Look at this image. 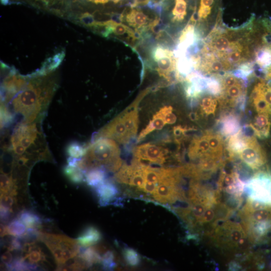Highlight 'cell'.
Masks as SVG:
<instances>
[{"instance_id": "cell-1", "label": "cell", "mask_w": 271, "mask_h": 271, "mask_svg": "<svg viewBox=\"0 0 271 271\" xmlns=\"http://www.w3.org/2000/svg\"><path fill=\"white\" fill-rule=\"evenodd\" d=\"M47 75L29 76L26 85L5 103L22 116V122H36L42 117L57 86L54 77Z\"/></svg>"}, {"instance_id": "cell-2", "label": "cell", "mask_w": 271, "mask_h": 271, "mask_svg": "<svg viewBox=\"0 0 271 271\" xmlns=\"http://www.w3.org/2000/svg\"><path fill=\"white\" fill-rule=\"evenodd\" d=\"M6 150L15 159L25 158L30 161L51 160L50 153L37 122H22L14 128Z\"/></svg>"}, {"instance_id": "cell-3", "label": "cell", "mask_w": 271, "mask_h": 271, "mask_svg": "<svg viewBox=\"0 0 271 271\" xmlns=\"http://www.w3.org/2000/svg\"><path fill=\"white\" fill-rule=\"evenodd\" d=\"M238 214L250 243L271 241V205L247 198Z\"/></svg>"}, {"instance_id": "cell-4", "label": "cell", "mask_w": 271, "mask_h": 271, "mask_svg": "<svg viewBox=\"0 0 271 271\" xmlns=\"http://www.w3.org/2000/svg\"><path fill=\"white\" fill-rule=\"evenodd\" d=\"M120 154V149L115 141L104 138L97 139L86 147L85 155L78 159L76 166L84 173L97 167L115 172L122 166Z\"/></svg>"}, {"instance_id": "cell-5", "label": "cell", "mask_w": 271, "mask_h": 271, "mask_svg": "<svg viewBox=\"0 0 271 271\" xmlns=\"http://www.w3.org/2000/svg\"><path fill=\"white\" fill-rule=\"evenodd\" d=\"M210 237L216 246L231 251L243 249L249 242L241 223L228 219L220 222Z\"/></svg>"}, {"instance_id": "cell-6", "label": "cell", "mask_w": 271, "mask_h": 271, "mask_svg": "<svg viewBox=\"0 0 271 271\" xmlns=\"http://www.w3.org/2000/svg\"><path fill=\"white\" fill-rule=\"evenodd\" d=\"M238 155L245 165L256 173L271 172L267 153L255 137H248L246 146Z\"/></svg>"}, {"instance_id": "cell-7", "label": "cell", "mask_w": 271, "mask_h": 271, "mask_svg": "<svg viewBox=\"0 0 271 271\" xmlns=\"http://www.w3.org/2000/svg\"><path fill=\"white\" fill-rule=\"evenodd\" d=\"M247 198L271 205V172H258L245 184Z\"/></svg>"}, {"instance_id": "cell-8", "label": "cell", "mask_w": 271, "mask_h": 271, "mask_svg": "<svg viewBox=\"0 0 271 271\" xmlns=\"http://www.w3.org/2000/svg\"><path fill=\"white\" fill-rule=\"evenodd\" d=\"M132 153V162L148 166L151 164H163L168 158L169 152L159 144L146 143L134 147Z\"/></svg>"}, {"instance_id": "cell-9", "label": "cell", "mask_w": 271, "mask_h": 271, "mask_svg": "<svg viewBox=\"0 0 271 271\" xmlns=\"http://www.w3.org/2000/svg\"><path fill=\"white\" fill-rule=\"evenodd\" d=\"M101 138L110 139L121 144H127L131 141L121 114L96 133L92 141Z\"/></svg>"}, {"instance_id": "cell-10", "label": "cell", "mask_w": 271, "mask_h": 271, "mask_svg": "<svg viewBox=\"0 0 271 271\" xmlns=\"http://www.w3.org/2000/svg\"><path fill=\"white\" fill-rule=\"evenodd\" d=\"M153 57L157 63V70L159 75L170 80L172 73L174 71L176 72L177 62L173 53L159 46L155 49Z\"/></svg>"}, {"instance_id": "cell-11", "label": "cell", "mask_w": 271, "mask_h": 271, "mask_svg": "<svg viewBox=\"0 0 271 271\" xmlns=\"http://www.w3.org/2000/svg\"><path fill=\"white\" fill-rule=\"evenodd\" d=\"M96 193L99 198V203L101 206L111 203L115 200L119 191L116 186L107 179L95 188Z\"/></svg>"}, {"instance_id": "cell-12", "label": "cell", "mask_w": 271, "mask_h": 271, "mask_svg": "<svg viewBox=\"0 0 271 271\" xmlns=\"http://www.w3.org/2000/svg\"><path fill=\"white\" fill-rule=\"evenodd\" d=\"M126 23L136 31L149 27L151 24L150 19L141 11L132 9L125 16Z\"/></svg>"}, {"instance_id": "cell-13", "label": "cell", "mask_w": 271, "mask_h": 271, "mask_svg": "<svg viewBox=\"0 0 271 271\" xmlns=\"http://www.w3.org/2000/svg\"><path fill=\"white\" fill-rule=\"evenodd\" d=\"M101 238L99 230L94 226H89L78 235L77 240L80 246L87 247L97 243Z\"/></svg>"}, {"instance_id": "cell-14", "label": "cell", "mask_w": 271, "mask_h": 271, "mask_svg": "<svg viewBox=\"0 0 271 271\" xmlns=\"http://www.w3.org/2000/svg\"><path fill=\"white\" fill-rule=\"evenodd\" d=\"M65 54L64 51H61L53 56L47 58L44 62L41 68L38 71L31 74L29 76L35 77L49 74L61 63L65 56Z\"/></svg>"}, {"instance_id": "cell-15", "label": "cell", "mask_w": 271, "mask_h": 271, "mask_svg": "<svg viewBox=\"0 0 271 271\" xmlns=\"http://www.w3.org/2000/svg\"><path fill=\"white\" fill-rule=\"evenodd\" d=\"M17 218L21 220L27 228H35L39 230L44 221L38 214L25 209L19 213Z\"/></svg>"}, {"instance_id": "cell-16", "label": "cell", "mask_w": 271, "mask_h": 271, "mask_svg": "<svg viewBox=\"0 0 271 271\" xmlns=\"http://www.w3.org/2000/svg\"><path fill=\"white\" fill-rule=\"evenodd\" d=\"M240 125L235 116L227 115L220 120V131L225 137H231L239 131Z\"/></svg>"}, {"instance_id": "cell-17", "label": "cell", "mask_w": 271, "mask_h": 271, "mask_svg": "<svg viewBox=\"0 0 271 271\" xmlns=\"http://www.w3.org/2000/svg\"><path fill=\"white\" fill-rule=\"evenodd\" d=\"M106 170L103 167L91 169L85 173V181L89 186L95 188L107 179Z\"/></svg>"}, {"instance_id": "cell-18", "label": "cell", "mask_w": 271, "mask_h": 271, "mask_svg": "<svg viewBox=\"0 0 271 271\" xmlns=\"http://www.w3.org/2000/svg\"><path fill=\"white\" fill-rule=\"evenodd\" d=\"M107 25L109 27L111 33L118 36L127 35L128 37L134 40L137 37L135 32L128 26L115 21L111 20L106 21Z\"/></svg>"}, {"instance_id": "cell-19", "label": "cell", "mask_w": 271, "mask_h": 271, "mask_svg": "<svg viewBox=\"0 0 271 271\" xmlns=\"http://www.w3.org/2000/svg\"><path fill=\"white\" fill-rule=\"evenodd\" d=\"M165 124L164 120L156 113L146 127L140 132L137 140V143L143 140L148 134L154 130L162 129Z\"/></svg>"}, {"instance_id": "cell-20", "label": "cell", "mask_w": 271, "mask_h": 271, "mask_svg": "<svg viewBox=\"0 0 271 271\" xmlns=\"http://www.w3.org/2000/svg\"><path fill=\"white\" fill-rule=\"evenodd\" d=\"M91 265L94 263H101L102 260V256L96 250L93 245L85 247L82 246L79 253L77 255Z\"/></svg>"}, {"instance_id": "cell-21", "label": "cell", "mask_w": 271, "mask_h": 271, "mask_svg": "<svg viewBox=\"0 0 271 271\" xmlns=\"http://www.w3.org/2000/svg\"><path fill=\"white\" fill-rule=\"evenodd\" d=\"M63 172L70 181L74 184H80L85 181L84 173L76 166L68 165L64 167Z\"/></svg>"}, {"instance_id": "cell-22", "label": "cell", "mask_w": 271, "mask_h": 271, "mask_svg": "<svg viewBox=\"0 0 271 271\" xmlns=\"http://www.w3.org/2000/svg\"><path fill=\"white\" fill-rule=\"evenodd\" d=\"M211 152L221 158L222 150V139L219 134L210 132L205 133Z\"/></svg>"}, {"instance_id": "cell-23", "label": "cell", "mask_w": 271, "mask_h": 271, "mask_svg": "<svg viewBox=\"0 0 271 271\" xmlns=\"http://www.w3.org/2000/svg\"><path fill=\"white\" fill-rule=\"evenodd\" d=\"M217 102L215 98L211 95H206L201 100L200 110L202 114L209 115L215 114Z\"/></svg>"}, {"instance_id": "cell-24", "label": "cell", "mask_w": 271, "mask_h": 271, "mask_svg": "<svg viewBox=\"0 0 271 271\" xmlns=\"http://www.w3.org/2000/svg\"><path fill=\"white\" fill-rule=\"evenodd\" d=\"M26 228L23 223L17 218L11 221L7 225L8 234L17 237L22 236L25 233Z\"/></svg>"}, {"instance_id": "cell-25", "label": "cell", "mask_w": 271, "mask_h": 271, "mask_svg": "<svg viewBox=\"0 0 271 271\" xmlns=\"http://www.w3.org/2000/svg\"><path fill=\"white\" fill-rule=\"evenodd\" d=\"M172 14L173 21L182 22L184 19L187 15V3L185 0H175Z\"/></svg>"}, {"instance_id": "cell-26", "label": "cell", "mask_w": 271, "mask_h": 271, "mask_svg": "<svg viewBox=\"0 0 271 271\" xmlns=\"http://www.w3.org/2000/svg\"><path fill=\"white\" fill-rule=\"evenodd\" d=\"M86 147L81 144L73 142L70 144L67 148V153L69 156L75 159H79L84 156L86 153Z\"/></svg>"}, {"instance_id": "cell-27", "label": "cell", "mask_w": 271, "mask_h": 271, "mask_svg": "<svg viewBox=\"0 0 271 271\" xmlns=\"http://www.w3.org/2000/svg\"><path fill=\"white\" fill-rule=\"evenodd\" d=\"M1 103V127L4 128L10 125L13 122L14 115L4 102Z\"/></svg>"}, {"instance_id": "cell-28", "label": "cell", "mask_w": 271, "mask_h": 271, "mask_svg": "<svg viewBox=\"0 0 271 271\" xmlns=\"http://www.w3.org/2000/svg\"><path fill=\"white\" fill-rule=\"evenodd\" d=\"M23 257L26 260L28 259L29 262L34 264H37L40 261L46 260L45 254L37 245L29 253Z\"/></svg>"}, {"instance_id": "cell-29", "label": "cell", "mask_w": 271, "mask_h": 271, "mask_svg": "<svg viewBox=\"0 0 271 271\" xmlns=\"http://www.w3.org/2000/svg\"><path fill=\"white\" fill-rule=\"evenodd\" d=\"M214 0H200L197 16L199 20H204L211 14Z\"/></svg>"}, {"instance_id": "cell-30", "label": "cell", "mask_w": 271, "mask_h": 271, "mask_svg": "<svg viewBox=\"0 0 271 271\" xmlns=\"http://www.w3.org/2000/svg\"><path fill=\"white\" fill-rule=\"evenodd\" d=\"M123 255L127 263L131 266L139 265L140 262L139 254L133 249L125 248L123 250Z\"/></svg>"}, {"instance_id": "cell-31", "label": "cell", "mask_w": 271, "mask_h": 271, "mask_svg": "<svg viewBox=\"0 0 271 271\" xmlns=\"http://www.w3.org/2000/svg\"><path fill=\"white\" fill-rule=\"evenodd\" d=\"M156 114L161 117L166 124L174 123L177 119L176 116L172 111L171 106H165L161 108Z\"/></svg>"}, {"instance_id": "cell-32", "label": "cell", "mask_w": 271, "mask_h": 271, "mask_svg": "<svg viewBox=\"0 0 271 271\" xmlns=\"http://www.w3.org/2000/svg\"><path fill=\"white\" fill-rule=\"evenodd\" d=\"M115 256L113 251L107 250L102 256L101 263L103 269L111 270L114 268L116 263L114 261Z\"/></svg>"}, {"instance_id": "cell-33", "label": "cell", "mask_w": 271, "mask_h": 271, "mask_svg": "<svg viewBox=\"0 0 271 271\" xmlns=\"http://www.w3.org/2000/svg\"><path fill=\"white\" fill-rule=\"evenodd\" d=\"M17 204V199L16 197L10 194H1V205L11 210L14 213V205Z\"/></svg>"}, {"instance_id": "cell-34", "label": "cell", "mask_w": 271, "mask_h": 271, "mask_svg": "<svg viewBox=\"0 0 271 271\" xmlns=\"http://www.w3.org/2000/svg\"><path fill=\"white\" fill-rule=\"evenodd\" d=\"M79 19L80 22L87 27H92L96 22L93 17L88 13H83Z\"/></svg>"}, {"instance_id": "cell-35", "label": "cell", "mask_w": 271, "mask_h": 271, "mask_svg": "<svg viewBox=\"0 0 271 271\" xmlns=\"http://www.w3.org/2000/svg\"><path fill=\"white\" fill-rule=\"evenodd\" d=\"M156 183L145 181L142 190L146 193L153 194L156 188Z\"/></svg>"}, {"instance_id": "cell-36", "label": "cell", "mask_w": 271, "mask_h": 271, "mask_svg": "<svg viewBox=\"0 0 271 271\" xmlns=\"http://www.w3.org/2000/svg\"><path fill=\"white\" fill-rule=\"evenodd\" d=\"M10 251V250L6 251L1 256L2 262L6 264L7 267L13 262V256Z\"/></svg>"}, {"instance_id": "cell-37", "label": "cell", "mask_w": 271, "mask_h": 271, "mask_svg": "<svg viewBox=\"0 0 271 271\" xmlns=\"http://www.w3.org/2000/svg\"><path fill=\"white\" fill-rule=\"evenodd\" d=\"M0 230H1V237L3 238L7 235H9L8 233L6 225H5L3 223H1Z\"/></svg>"}, {"instance_id": "cell-38", "label": "cell", "mask_w": 271, "mask_h": 271, "mask_svg": "<svg viewBox=\"0 0 271 271\" xmlns=\"http://www.w3.org/2000/svg\"><path fill=\"white\" fill-rule=\"evenodd\" d=\"M127 5L131 7H134L138 5L139 2L138 0H125Z\"/></svg>"}]
</instances>
